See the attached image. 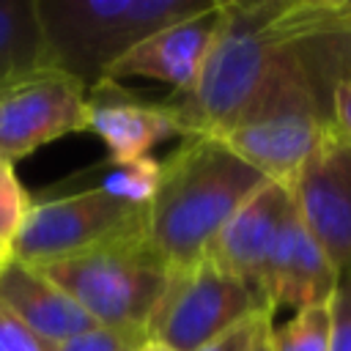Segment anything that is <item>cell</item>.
I'll return each mask as SVG.
<instances>
[{
	"mask_svg": "<svg viewBox=\"0 0 351 351\" xmlns=\"http://www.w3.org/2000/svg\"><path fill=\"white\" fill-rule=\"evenodd\" d=\"M285 0H228L214 49L189 93H173L165 107L181 137H219L261 85L274 49V19Z\"/></svg>",
	"mask_w": 351,
	"mask_h": 351,
	"instance_id": "3",
	"label": "cell"
},
{
	"mask_svg": "<svg viewBox=\"0 0 351 351\" xmlns=\"http://www.w3.org/2000/svg\"><path fill=\"white\" fill-rule=\"evenodd\" d=\"M266 184L217 137H184L162 162V181L145 211V239L170 271L206 258L225 222Z\"/></svg>",
	"mask_w": 351,
	"mask_h": 351,
	"instance_id": "1",
	"label": "cell"
},
{
	"mask_svg": "<svg viewBox=\"0 0 351 351\" xmlns=\"http://www.w3.org/2000/svg\"><path fill=\"white\" fill-rule=\"evenodd\" d=\"M258 310L271 307L250 285L203 258L170 274L148 326V340H159L173 351H197Z\"/></svg>",
	"mask_w": 351,
	"mask_h": 351,
	"instance_id": "7",
	"label": "cell"
},
{
	"mask_svg": "<svg viewBox=\"0 0 351 351\" xmlns=\"http://www.w3.org/2000/svg\"><path fill=\"white\" fill-rule=\"evenodd\" d=\"M271 329V310H258L239 321L236 326L225 329L219 337L206 343L197 351H252V346Z\"/></svg>",
	"mask_w": 351,
	"mask_h": 351,
	"instance_id": "19",
	"label": "cell"
},
{
	"mask_svg": "<svg viewBox=\"0 0 351 351\" xmlns=\"http://www.w3.org/2000/svg\"><path fill=\"white\" fill-rule=\"evenodd\" d=\"M332 310V346L329 351H351V271H343L329 299Z\"/></svg>",
	"mask_w": 351,
	"mask_h": 351,
	"instance_id": "21",
	"label": "cell"
},
{
	"mask_svg": "<svg viewBox=\"0 0 351 351\" xmlns=\"http://www.w3.org/2000/svg\"><path fill=\"white\" fill-rule=\"evenodd\" d=\"M3 165H5V162H3V159H0V167H3Z\"/></svg>",
	"mask_w": 351,
	"mask_h": 351,
	"instance_id": "27",
	"label": "cell"
},
{
	"mask_svg": "<svg viewBox=\"0 0 351 351\" xmlns=\"http://www.w3.org/2000/svg\"><path fill=\"white\" fill-rule=\"evenodd\" d=\"M88 129L107 145L112 165L148 156L156 143L176 134L165 101H140L115 80L88 90Z\"/></svg>",
	"mask_w": 351,
	"mask_h": 351,
	"instance_id": "13",
	"label": "cell"
},
{
	"mask_svg": "<svg viewBox=\"0 0 351 351\" xmlns=\"http://www.w3.org/2000/svg\"><path fill=\"white\" fill-rule=\"evenodd\" d=\"M293 208L291 186L266 181L217 233L206 258L250 285L263 299L269 261L285 217ZM266 302V299H263Z\"/></svg>",
	"mask_w": 351,
	"mask_h": 351,
	"instance_id": "11",
	"label": "cell"
},
{
	"mask_svg": "<svg viewBox=\"0 0 351 351\" xmlns=\"http://www.w3.org/2000/svg\"><path fill=\"white\" fill-rule=\"evenodd\" d=\"M252 351H271V343H269V332H266V335H263V337H261V340L252 346Z\"/></svg>",
	"mask_w": 351,
	"mask_h": 351,
	"instance_id": "25",
	"label": "cell"
},
{
	"mask_svg": "<svg viewBox=\"0 0 351 351\" xmlns=\"http://www.w3.org/2000/svg\"><path fill=\"white\" fill-rule=\"evenodd\" d=\"M340 271L332 266L321 244L299 219L296 208L285 217L263 285V299L274 310L288 304L293 310L326 304L337 288Z\"/></svg>",
	"mask_w": 351,
	"mask_h": 351,
	"instance_id": "12",
	"label": "cell"
},
{
	"mask_svg": "<svg viewBox=\"0 0 351 351\" xmlns=\"http://www.w3.org/2000/svg\"><path fill=\"white\" fill-rule=\"evenodd\" d=\"M8 261H11V252H8V250H0V269H3Z\"/></svg>",
	"mask_w": 351,
	"mask_h": 351,
	"instance_id": "26",
	"label": "cell"
},
{
	"mask_svg": "<svg viewBox=\"0 0 351 351\" xmlns=\"http://www.w3.org/2000/svg\"><path fill=\"white\" fill-rule=\"evenodd\" d=\"M30 197L22 189L14 165H3L0 167V250L11 252V244L30 211Z\"/></svg>",
	"mask_w": 351,
	"mask_h": 351,
	"instance_id": "18",
	"label": "cell"
},
{
	"mask_svg": "<svg viewBox=\"0 0 351 351\" xmlns=\"http://www.w3.org/2000/svg\"><path fill=\"white\" fill-rule=\"evenodd\" d=\"M0 307L52 346L99 326L44 271L14 258L0 269Z\"/></svg>",
	"mask_w": 351,
	"mask_h": 351,
	"instance_id": "14",
	"label": "cell"
},
{
	"mask_svg": "<svg viewBox=\"0 0 351 351\" xmlns=\"http://www.w3.org/2000/svg\"><path fill=\"white\" fill-rule=\"evenodd\" d=\"M291 197L332 266L351 271V140L335 123L293 176Z\"/></svg>",
	"mask_w": 351,
	"mask_h": 351,
	"instance_id": "9",
	"label": "cell"
},
{
	"mask_svg": "<svg viewBox=\"0 0 351 351\" xmlns=\"http://www.w3.org/2000/svg\"><path fill=\"white\" fill-rule=\"evenodd\" d=\"M82 129H88V88L60 69H41L0 93V159L5 165Z\"/></svg>",
	"mask_w": 351,
	"mask_h": 351,
	"instance_id": "8",
	"label": "cell"
},
{
	"mask_svg": "<svg viewBox=\"0 0 351 351\" xmlns=\"http://www.w3.org/2000/svg\"><path fill=\"white\" fill-rule=\"evenodd\" d=\"M99 326L148 340L154 313L170 285V269L145 236L123 239L66 261L38 266Z\"/></svg>",
	"mask_w": 351,
	"mask_h": 351,
	"instance_id": "5",
	"label": "cell"
},
{
	"mask_svg": "<svg viewBox=\"0 0 351 351\" xmlns=\"http://www.w3.org/2000/svg\"><path fill=\"white\" fill-rule=\"evenodd\" d=\"M159 181H162V162L154 156H140L129 162H115L104 173L99 189H104L118 200L148 206L159 189Z\"/></svg>",
	"mask_w": 351,
	"mask_h": 351,
	"instance_id": "17",
	"label": "cell"
},
{
	"mask_svg": "<svg viewBox=\"0 0 351 351\" xmlns=\"http://www.w3.org/2000/svg\"><path fill=\"white\" fill-rule=\"evenodd\" d=\"M137 351H173V348H167V346H162L159 340H145Z\"/></svg>",
	"mask_w": 351,
	"mask_h": 351,
	"instance_id": "24",
	"label": "cell"
},
{
	"mask_svg": "<svg viewBox=\"0 0 351 351\" xmlns=\"http://www.w3.org/2000/svg\"><path fill=\"white\" fill-rule=\"evenodd\" d=\"M271 351H329L332 346V310L313 304L293 310L288 321L269 329Z\"/></svg>",
	"mask_w": 351,
	"mask_h": 351,
	"instance_id": "16",
	"label": "cell"
},
{
	"mask_svg": "<svg viewBox=\"0 0 351 351\" xmlns=\"http://www.w3.org/2000/svg\"><path fill=\"white\" fill-rule=\"evenodd\" d=\"M214 0H36L47 69L77 77L88 90L151 33L200 14Z\"/></svg>",
	"mask_w": 351,
	"mask_h": 351,
	"instance_id": "4",
	"label": "cell"
},
{
	"mask_svg": "<svg viewBox=\"0 0 351 351\" xmlns=\"http://www.w3.org/2000/svg\"><path fill=\"white\" fill-rule=\"evenodd\" d=\"M145 340L118 332V329H107V326H93L60 346H55V351H137Z\"/></svg>",
	"mask_w": 351,
	"mask_h": 351,
	"instance_id": "20",
	"label": "cell"
},
{
	"mask_svg": "<svg viewBox=\"0 0 351 351\" xmlns=\"http://www.w3.org/2000/svg\"><path fill=\"white\" fill-rule=\"evenodd\" d=\"M329 126L332 112L318 96L299 52L280 44L261 85L217 140L266 181L291 186Z\"/></svg>",
	"mask_w": 351,
	"mask_h": 351,
	"instance_id": "2",
	"label": "cell"
},
{
	"mask_svg": "<svg viewBox=\"0 0 351 351\" xmlns=\"http://www.w3.org/2000/svg\"><path fill=\"white\" fill-rule=\"evenodd\" d=\"M332 123L346 140H351V77L340 80L332 90Z\"/></svg>",
	"mask_w": 351,
	"mask_h": 351,
	"instance_id": "23",
	"label": "cell"
},
{
	"mask_svg": "<svg viewBox=\"0 0 351 351\" xmlns=\"http://www.w3.org/2000/svg\"><path fill=\"white\" fill-rule=\"evenodd\" d=\"M222 27V0H214L195 16L173 22L137 47H132L107 74V80L148 77L173 88V93H189L214 49Z\"/></svg>",
	"mask_w": 351,
	"mask_h": 351,
	"instance_id": "10",
	"label": "cell"
},
{
	"mask_svg": "<svg viewBox=\"0 0 351 351\" xmlns=\"http://www.w3.org/2000/svg\"><path fill=\"white\" fill-rule=\"evenodd\" d=\"M47 69L36 0H0V93Z\"/></svg>",
	"mask_w": 351,
	"mask_h": 351,
	"instance_id": "15",
	"label": "cell"
},
{
	"mask_svg": "<svg viewBox=\"0 0 351 351\" xmlns=\"http://www.w3.org/2000/svg\"><path fill=\"white\" fill-rule=\"evenodd\" d=\"M0 351H55V346L0 307Z\"/></svg>",
	"mask_w": 351,
	"mask_h": 351,
	"instance_id": "22",
	"label": "cell"
},
{
	"mask_svg": "<svg viewBox=\"0 0 351 351\" xmlns=\"http://www.w3.org/2000/svg\"><path fill=\"white\" fill-rule=\"evenodd\" d=\"M145 211L148 206L118 200L99 186L33 203L11 244V258L38 269L123 239L145 236Z\"/></svg>",
	"mask_w": 351,
	"mask_h": 351,
	"instance_id": "6",
	"label": "cell"
}]
</instances>
